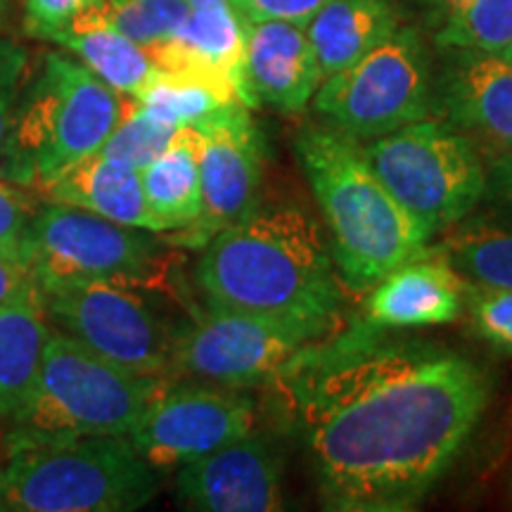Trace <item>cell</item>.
<instances>
[{
    "label": "cell",
    "mask_w": 512,
    "mask_h": 512,
    "mask_svg": "<svg viewBox=\"0 0 512 512\" xmlns=\"http://www.w3.org/2000/svg\"><path fill=\"white\" fill-rule=\"evenodd\" d=\"M271 382L302 434L320 501L337 512L418 508L491 396L475 361L389 339L368 320L299 351Z\"/></svg>",
    "instance_id": "6da1fadb"
},
{
    "label": "cell",
    "mask_w": 512,
    "mask_h": 512,
    "mask_svg": "<svg viewBox=\"0 0 512 512\" xmlns=\"http://www.w3.org/2000/svg\"><path fill=\"white\" fill-rule=\"evenodd\" d=\"M335 268L309 214L297 207L254 209L202 247L195 283L209 304L337 330L342 285Z\"/></svg>",
    "instance_id": "7a4b0ae2"
},
{
    "label": "cell",
    "mask_w": 512,
    "mask_h": 512,
    "mask_svg": "<svg viewBox=\"0 0 512 512\" xmlns=\"http://www.w3.org/2000/svg\"><path fill=\"white\" fill-rule=\"evenodd\" d=\"M297 155L332 238V259L351 290L432 252L430 233L401 207L363 157L361 145L330 126L299 133Z\"/></svg>",
    "instance_id": "3957f363"
},
{
    "label": "cell",
    "mask_w": 512,
    "mask_h": 512,
    "mask_svg": "<svg viewBox=\"0 0 512 512\" xmlns=\"http://www.w3.org/2000/svg\"><path fill=\"white\" fill-rule=\"evenodd\" d=\"M121 110V93L83 62L50 50L19 91L0 150V178L41 192L100 150Z\"/></svg>",
    "instance_id": "277c9868"
},
{
    "label": "cell",
    "mask_w": 512,
    "mask_h": 512,
    "mask_svg": "<svg viewBox=\"0 0 512 512\" xmlns=\"http://www.w3.org/2000/svg\"><path fill=\"white\" fill-rule=\"evenodd\" d=\"M169 382L131 373L76 339L50 332L29 399L8 420L5 451L38 441L126 437Z\"/></svg>",
    "instance_id": "5b68a950"
},
{
    "label": "cell",
    "mask_w": 512,
    "mask_h": 512,
    "mask_svg": "<svg viewBox=\"0 0 512 512\" xmlns=\"http://www.w3.org/2000/svg\"><path fill=\"white\" fill-rule=\"evenodd\" d=\"M157 491V470L112 434L10 448L0 465V512H131Z\"/></svg>",
    "instance_id": "8992f818"
},
{
    "label": "cell",
    "mask_w": 512,
    "mask_h": 512,
    "mask_svg": "<svg viewBox=\"0 0 512 512\" xmlns=\"http://www.w3.org/2000/svg\"><path fill=\"white\" fill-rule=\"evenodd\" d=\"M22 261L36 280H98L174 292L178 254L152 230L124 226L69 204H38Z\"/></svg>",
    "instance_id": "52a82bcc"
},
{
    "label": "cell",
    "mask_w": 512,
    "mask_h": 512,
    "mask_svg": "<svg viewBox=\"0 0 512 512\" xmlns=\"http://www.w3.org/2000/svg\"><path fill=\"white\" fill-rule=\"evenodd\" d=\"M361 152L430 238L465 221L484 197L482 155L446 121H415L361 145Z\"/></svg>",
    "instance_id": "ba28073f"
},
{
    "label": "cell",
    "mask_w": 512,
    "mask_h": 512,
    "mask_svg": "<svg viewBox=\"0 0 512 512\" xmlns=\"http://www.w3.org/2000/svg\"><path fill=\"white\" fill-rule=\"evenodd\" d=\"M330 335L335 330L306 320L204 302L178 320L171 380L228 389L271 384L299 351Z\"/></svg>",
    "instance_id": "9c48e42d"
},
{
    "label": "cell",
    "mask_w": 512,
    "mask_h": 512,
    "mask_svg": "<svg viewBox=\"0 0 512 512\" xmlns=\"http://www.w3.org/2000/svg\"><path fill=\"white\" fill-rule=\"evenodd\" d=\"M432 105V60L413 27H399L351 67L325 76L313 95L325 126L358 145L427 119Z\"/></svg>",
    "instance_id": "30bf717a"
},
{
    "label": "cell",
    "mask_w": 512,
    "mask_h": 512,
    "mask_svg": "<svg viewBox=\"0 0 512 512\" xmlns=\"http://www.w3.org/2000/svg\"><path fill=\"white\" fill-rule=\"evenodd\" d=\"M36 302L62 335L131 373L171 380L178 320L159 311L147 290L98 280H36Z\"/></svg>",
    "instance_id": "8fae6325"
},
{
    "label": "cell",
    "mask_w": 512,
    "mask_h": 512,
    "mask_svg": "<svg viewBox=\"0 0 512 512\" xmlns=\"http://www.w3.org/2000/svg\"><path fill=\"white\" fill-rule=\"evenodd\" d=\"M254 401L242 389L171 380L126 434L152 470H171L245 437Z\"/></svg>",
    "instance_id": "7c38bea8"
},
{
    "label": "cell",
    "mask_w": 512,
    "mask_h": 512,
    "mask_svg": "<svg viewBox=\"0 0 512 512\" xmlns=\"http://www.w3.org/2000/svg\"><path fill=\"white\" fill-rule=\"evenodd\" d=\"M195 128L202 133V211L192 226L166 238L174 247H204L252 214L264 174L266 138L242 102L221 107Z\"/></svg>",
    "instance_id": "4fadbf2b"
},
{
    "label": "cell",
    "mask_w": 512,
    "mask_h": 512,
    "mask_svg": "<svg viewBox=\"0 0 512 512\" xmlns=\"http://www.w3.org/2000/svg\"><path fill=\"white\" fill-rule=\"evenodd\" d=\"M176 494L200 512H275L285 508L283 460L261 434H245L178 470Z\"/></svg>",
    "instance_id": "5bb4252c"
},
{
    "label": "cell",
    "mask_w": 512,
    "mask_h": 512,
    "mask_svg": "<svg viewBox=\"0 0 512 512\" xmlns=\"http://www.w3.org/2000/svg\"><path fill=\"white\" fill-rule=\"evenodd\" d=\"M434 105L444 121L494 162L512 150V62L470 48H444Z\"/></svg>",
    "instance_id": "9a60e30c"
},
{
    "label": "cell",
    "mask_w": 512,
    "mask_h": 512,
    "mask_svg": "<svg viewBox=\"0 0 512 512\" xmlns=\"http://www.w3.org/2000/svg\"><path fill=\"white\" fill-rule=\"evenodd\" d=\"M157 69L195 76L249 107L245 27L228 0H188V19L174 38L150 50Z\"/></svg>",
    "instance_id": "2e32d148"
},
{
    "label": "cell",
    "mask_w": 512,
    "mask_h": 512,
    "mask_svg": "<svg viewBox=\"0 0 512 512\" xmlns=\"http://www.w3.org/2000/svg\"><path fill=\"white\" fill-rule=\"evenodd\" d=\"M242 27L249 107L268 105L285 114L306 110L323 83L306 24L264 19L242 22Z\"/></svg>",
    "instance_id": "e0dca14e"
},
{
    "label": "cell",
    "mask_w": 512,
    "mask_h": 512,
    "mask_svg": "<svg viewBox=\"0 0 512 512\" xmlns=\"http://www.w3.org/2000/svg\"><path fill=\"white\" fill-rule=\"evenodd\" d=\"M463 304L465 280L446 259L430 252L370 287L366 320L384 330L444 325L460 316Z\"/></svg>",
    "instance_id": "ac0fdd59"
},
{
    "label": "cell",
    "mask_w": 512,
    "mask_h": 512,
    "mask_svg": "<svg viewBox=\"0 0 512 512\" xmlns=\"http://www.w3.org/2000/svg\"><path fill=\"white\" fill-rule=\"evenodd\" d=\"M41 195L48 202L69 204L124 226L162 233L155 216L147 209L140 171L126 169L100 155L81 159L57 176L48 188H43Z\"/></svg>",
    "instance_id": "d6986e66"
},
{
    "label": "cell",
    "mask_w": 512,
    "mask_h": 512,
    "mask_svg": "<svg viewBox=\"0 0 512 512\" xmlns=\"http://www.w3.org/2000/svg\"><path fill=\"white\" fill-rule=\"evenodd\" d=\"M399 27L396 0H328L309 19L306 34L325 79L361 60Z\"/></svg>",
    "instance_id": "ffe728a7"
},
{
    "label": "cell",
    "mask_w": 512,
    "mask_h": 512,
    "mask_svg": "<svg viewBox=\"0 0 512 512\" xmlns=\"http://www.w3.org/2000/svg\"><path fill=\"white\" fill-rule=\"evenodd\" d=\"M202 133L195 126L178 128L174 140L155 162L140 171L145 202L159 230H181L202 211Z\"/></svg>",
    "instance_id": "44dd1931"
},
{
    "label": "cell",
    "mask_w": 512,
    "mask_h": 512,
    "mask_svg": "<svg viewBox=\"0 0 512 512\" xmlns=\"http://www.w3.org/2000/svg\"><path fill=\"white\" fill-rule=\"evenodd\" d=\"M48 43L67 48L98 79L128 98H138L159 74L150 53L133 43L131 38L119 34L117 29H112L110 24L102 22L98 8L74 19L67 29L57 31Z\"/></svg>",
    "instance_id": "7402d4cb"
},
{
    "label": "cell",
    "mask_w": 512,
    "mask_h": 512,
    "mask_svg": "<svg viewBox=\"0 0 512 512\" xmlns=\"http://www.w3.org/2000/svg\"><path fill=\"white\" fill-rule=\"evenodd\" d=\"M50 332L36 302L0 309V420H10L29 399Z\"/></svg>",
    "instance_id": "603a6c76"
},
{
    "label": "cell",
    "mask_w": 512,
    "mask_h": 512,
    "mask_svg": "<svg viewBox=\"0 0 512 512\" xmlns=\"http://www.w3.org/2000/svg\"><path fill=\"white\" fill-rule=\"evenodd\" d=\"M432 252L456 268L465 283L512 290V226L460 221Z\"/></svg>",
    "instance_id": "cb8c5ba5"
},
{
    "label": "cell",
    "mask_w": 512,
    "mask_h": 512,
    "mask_svg": "<svg viewBox=\"0 0 512 512\" xmlns=\"http://www.w3.org/2000/svg\"><path fill=\"white\" fill-rule=\"evenodd\" d=\"M439 48H470L510 57L512 0H444Z\"/></svg>",
    "instance_id": "d4e9b609"
},
{
    "label": "cell",
    "mask_w": 512,
    "mask_h": 512,
    "mask_svg": "<svg viewBox=\"0 0 512 512\" xmlns=\"http://www.w3.org/2000/svg\"><path fill=\"white\" fill-rule=\"evenodd\" d=\"M136 100L152 114H157L159 119L178 128L200 126L204 119L219 112L221 107L240 102L207 81L185 74H169L162 69Z\"/></svg>",
    "instance_id": "484cf974"
},
{
    "label": "cell",
    "mask_w": 512,
    "mask_h": 512,
    "mask_svg": "<svg viewBox=\"0 0 512 512\" xmlns=\"http://www.w3.org/2000/svg\"><path fill=\"white\" fill-rule=\"evenodd\" d=\"M176 131L178 126L159 119L136 98L124 100V110H121L117 126L95 155L126 166V169L143 171L169 147Z\"/></svg>",
    "instance_id": "4316f807"
},
{
    "label": "cell",
    "mask_w": 512,
    "mask_h": 512,
    "mask_svg": "<svg viewBox=\"0 0 512 512\" xmlns=\"http://www.w3.org/2000/svg\"><path fill=\"white\" fill-rule=\"evenodd\" d=\"M98 15L150 53L181 31L188 19V0H105Z\"/></svg>",
    "instance_id": "83f0119b"
},
{
    "label": "cell",
    "mask_w": 512,
    "mask_h": 512,
    "mask_svg": "<svg viewBox=\"0 0 512 512\" xmlns=\"http://www.w3.org/2000/svg\"><path fill=\"white\" fill-rule=\"evenodd\" d=\"M465 304L477 335L512 356V290L465 283Z\"/></svg>",
    "instance_id": "f1b7e54d"
},
{
    "label": "cell",
    "mask_w": 512,
    "mask_h": 512,
    "mask_svg": "<svg viewBox=\"0 0 512 512\" xmlns=\"http://www.w3.org/2000/svg\"><path fill=\"white\" fill-rule=\"evenodd\" d=\"M36 209L31 190H24L0 178V252L22 261L24 238H27L29 223L34 219Z\"/></svg>",
    "instance_id": "f546056e"
},
{
    "label": "cell",
    "mask_w": 512,
    "mask_h": 512,
    "mask_svg": "<svg viewBox=\"0 0 512 512\" xmlns=\"http://www.w3.org/2000/svg\"><path fill=\"white\" fill-rule=\"evenodd\" d=\"M105 0H22L24 31L38 41H50L74 19L91 12Z\"/></svg>",
    "instance_id": "4dcf8cb0"
},
{
    "label": "cell",
    "mask_w": 512,
    "mask_h": 512,
    "mask_svg": "<svg viewBox=\"0 0 512 512\" xmlns=\"http://www.w3.org/2000/svg\"><path fill=\"white\" fill-rule=\"evenodd\" d=\"M29 67L27 48L12 38H0V150H3L8 126L15 112V102L24 86V74Z\"/></svg>",
    "instance_id": "1f68e13d"
},
{
    "label": "cell",
    "mask_w": 512,
    "mask_h": 512,
    "mask_svg": "<svg viewBox=\"0 0 512 512\" xmlns=\"http://www.w3.org/2000/svg\"><path fill=\"white\" fill-rule=\"evenodd\" d=\"M242 22H264V19H285V22L309 24V19L328 0H228Z\"/></svg>",
    "instance_id": "d6a6232c"
},
{
    "label": "cell",
    "mask_w": 512,
    "mask_h": 512,
    "mask_svg": "<svg viewBox=\"0 0 512 512\" xmlns=\"http://www.w3.org/2000/svg\"><path fill=\"white\" fill-rule=\"evenodd\" d=\"M19 302H36V278L24 261L0 252V309Z\"/></svg>",
    "instance_id": "836d02e7"
},
{
    "label": "cell",
    "mask_w": 512,
    "mask_h": 512,
    "mask_svg": "<svg viewBox=\"0 0 512 512\" xmlns=\"http://www.w3.org/2000/svg\"><path fill=\"white\" fill-rule=\"evenodd\" d=\"M484 195H489V200L496 202L498 207L512 211V150L503 152L491 162Z\"/></svg>",
    "instance_id": "e575fe53"
},
{
    "label": "cell",
    "mask_w": 512,
    "mask_h": 512,
    "mask_svg": "<svg viewBox=\"0 0 512 512\" xmlns=\"http://www.w3.org/2000/svg\"><path fill=\"white\" fill-rule=\"evenodd\" d=\"M12 8H15V0H0V34H3L5 24H8Z\"/></svg>",
    "instance_id": "d590c367"
},
{
    "label": "cell",
    "mask_w": 512,
    "mask_h": 512,
    "mask_svg": "<svg viewBox=\"0 0 512 512\" xmlns=\"http://www.w3.org/2000/svg\"><path fill=\"white\" fill-rule=\"evenodd\" d=\"M508 60H510V62H512V53H510V57H508Z\"/></svg>",
    "instance_id": "8d00e7d4"
}]
</instances>
